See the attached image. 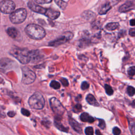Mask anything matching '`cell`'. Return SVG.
Returning a JSON list of instances; mask_svg holds the SVG:
<instances>
[{
    "label": "cell",
    "mask_w": 135,
    "mask_h": 135,
    "mask_svg": "<svg viewBox=\"0 0 135 135\" xmlns=\"http://www.w3.org/2000/svg\"><path fill=\"white\" fill-rule=\"evenodd\" d=\"M25 31L29 37L34 40L42 39L46 35L44 29L36 24L28 25L25 29Z\"/></svg>",
    "instance_id": "cell-1"
},
{
    "label": "cell",
    "mask_w": 135,
    "mask_h": 135,
    "mask_svg": "<svg viewBox=\"0 0 135 135\" xmlns=\"http://www.w3.org/2000/svg\"><path fill=\"white\" fill-rule=\"evenodd\" d=\"M10 54L22 64H27L30 62L29 51L26 49L13 48L10 51Z\"/></svg>",
    "instance_id": "cell-2"
},
{
    "label": "cell",
    "mask_w": 135,
    "mask_h": 135,
    "mask_svg": "<svg viewBox=\"0 0 135 135\" xmlns=\"http://www.w3.org/2000/svg\"><path fill=\"white\" fill-rule=\"evenodd\" d=\"M29 104L32 109H42L45 105V100L42 94L36 92L29 98Z\"/></svg>",
    "instance_id": "cell-3"
},
{
    "label": "cell",
    "mask_w": 135,
    "mask_h": 135,
    "mask_svg": "<svg viewBox=\"0 0 135 135\" xmlns=\"http://www.w3.org/2000/svg\"><path fill=\"white\" fill-rule=\"evenodd\" d=\"M27 11L25 9L20 8L13 11L10 15V19L13 24H20L26 19Z\"/></svg>",
    "instance_id": "cell-4"
},
{
    "label": "cell",
    "mask_w": 135,
    "mask_h": 135,
    "mask_svg": "<svg viewBox=\"0 0 135 135\" xmlns=\"http://www.w3.org/2000/svg\"><path fill=\"white\" fill-rule=\"evenodd\" d=\"M50 104L52 111L57 117H61L65 112V108L57 98L55 97L51 98L50 100Z\"/></svg>",
    "instance_id": "cell-5"
},
{
    "label": "cell",
    "mask_w": 135,
    "mask_h": 135,
    "mask_svg": "<svg viewBox=\"0 0 135 135\" xmlns=\"http://www.w3.org/2000/svg\"><path fill=\"white\" fill-rule=\"evenodd\" d=\"M22 83L25 85L32 84L36 80V75L31 70L26 67L22 68Z\"/></svg>",
    "instance_id": "cell-6"
},
{
    "label": "cell",
    "mask_w": 135,
    "mask_h": 135,
    "mask_svg": "<svg viewBox=\"0 0 135 135\" xmlns=\"http://www.w3.org/2000/svg\"><path fill=\"white\" fill-rule=\"evenodd\" d=\"M15 8V4L11 0H3L0 2V11L5 14H11Z\"/></svg>",
    "instance_id": "cell-7"
},
{
    "label": "cell",
    "mask_w": 135,
    "mask_h": 135,
    "mask_svg": "<svg viewBox=\"0 0 135 135\" xmlns=\"http://www.w3.org/2000/svg\"><path fill=\"white\" fill-rule=\"evenodd\" d=\"M73 37L72 33L70 32H68L65 33L63 36H60L57 39L50 42L49 45L51 46H58L64 43H66L69 40H71Z\"/></svg>",
    "instance_id": "cell-8"
},
{
    "label": "cell",
    "mask_w": 135,
    "mask_h": 135,
    "mask_svg": "<svg viewBox=\"0 0 135 135\" xmlns=\"http://www.w3.org/2000/svg\"><path fill=\"white\" fill-rule=\"evenodd\" d=\"M14 66V62L9 58H2L0 59V71L5 72L12 68Z\"/></svg>",
    "instance_id": "cell-9"
},
{
    "label": "cell",
    "mask_w": 135,
    "mask_h": 135,
    "mask_svg": "<svg viewBox=\"0 0 135 135\" xmlns=\"http://www.w3.org/2000/svg\"><path fill=\"white\" fill-rule=\"evenodd\" d=\"M133 9H135V0H127L120 6L119 11L121 13H126Z\"/></svg>",
    "instance_id": "cell-10"
},
{
    "label": "cell",
    "mask_w": 135,
    "mask_h": 135,
    "mask_svg": "<svg viewBox=\"0 0 135 135\" xmlns=\"http://www.w3.org/2000/svg\"><path fill=\"white\" fill-rule=\"evenodd\" d=\"M29 58H30V62L36 63L41 59L42 55L39 50H32L29 51Z\"/></svg>",
    "instance_id": "cell-11"
},
{
    "label": "cell",
    "mask_w": 135,
    "mask_h": 135,
    "mask_svg": "<svg viewBox=\"0 0 135 135\" xmlns=\"http://www.w3.org/2000/svg\"><path fill=\"white\" fill-rule=\"evenodd\" d=\"M28 7L30 8L31 10L35 12H37L38 13H40L42 14H45L46 9H45L44 8H42L41 6H39L38 5L35 4L32 2H29L28 3Z\"/></svg>",
    "instance_id": "cell-12"
},
{
    "label": "cell",
    "mask_w": 135,
    "mask_h": 135,
    "mask_svg": "<svg viewBox=\"0 0 135 135\" xmlns=\"http://www.w3.org/2000/svg\"><path fill=\"white\" fill-rule=\"evenodd\" d=\"M44 15L51 20H56L59 17L60 13L58 11H56L51 9H46Z\"/></svg>",
    "instance_id": "cell-13"
},
{
    "label": "cell",
    "mask_w": 135,
    "mask_h": 135,
    "mask_svg": "<svg viewBox=\"0 0 135 135\" xmlns=\"http://www.w3.org/2000/svg\"><path fill=\"white\" fill-rule=\"evenodd\" d=\"M69 122L70 126H71V127L75 131L80 134L82 133V132H83V130H82L81 126L77 121H76L74 119L71 118V117H70L69 119Z\"/></svg>",
    "instance_id": "cell-14"
},
{
    "label": "cell",
    "mask_w": 135,
    "mask_h": 135,
    "mask_svg": "<svg viewBox=\"0 0 135 135\" xmlns=\"http://www.w3.org/2000/svg\"><path fill=\"white\" fill-rule=\"evenodd\" d=\"M7 33L11 38L16 39L20 36V32L17 29L14 27H11L8 29Z\"/></svg>",
    "instance_id": "cell-15"
},
{
    "label": "cell",
    "mask_w": 135,
    "mask_h": 135,
    "mask_svg": "<svg viewBox=\"0 0 135 135\" xmlns=\"http://www.w3.org/2000/svg\"><path fill=\"white\" fill-rule=\"evenodd\" d=\"M86 100L88 103L91 105H93V106L96 107L99 106V104L96 99L92 95H91V94H89V95L87 96Z\"/></svg>",
    "instance_id": "cell-16"
},
{
    "label": "cell",
    "mask_w": 135,
    "mask_h": 135,
    "mask_svg": "<svg viewBox=\"0 0 135 135\" xmlns=\"http://www.w3.org/2000/svg\"><path fill=\"white\" fill-rule=\"evenodd\" d=\"M80 118L82 121L84 122H88L90 123H92L95 121V119H94L92 117L90 116L88 114L86 113H84L80 115Z\"/></svg>",
    "instance_id": "cell-17"
},
{
    "label": "cell",
    "mask_w": 135,
    "mask_h": 135,
    "mask_svg": "<svg viewBox=\"0 0 135 135\" xmlns=\"http://www.w3.org/2000/svg\"><path fill=\"white\" fill-rule=\"evenodd\" d=\"M58 117L57 119H56V120L55 121V126H56V127L62 131L68 132V128L65 127L61 124V122L60 121V119L59 118V117Z\"/></svg>",
    "instance_id": "cell-18"
},
{
    "label": "cell",
    "mask_w": 135,
    "mask_h": 135,
    "mask_svg": "<svg viewBox=\"0 0 135 135\" xmlns=\"http://www.w3.org/2000/svg\"><path fill=\"white\" fill-rule=\"evenodd\" d=\"M111 9V5L110 3H107L104 4L102 7L100 9L99 13L100 15H103L106 14L107 12L109 11Z\"/></svg>",
    "instance_id": "cell-19"
},
{
    "label": "cell",
    "mask_w": 135,
    "mask_h": 135,
    "mask_svg": "<svg viewBox=\"0 0 135 135\" xmlns=\"http://www.w3.org/2000/svg\"><path fill=\"white\" fill-rule=\"evenodd\" d=\"M83 18L87 20H89L93 19L95 16V14L90 11H86L82 14Z\"/></svg>",
    "instance_id": "cell-20"
},
{
    "label": "cell",
    "mask_w": 135,
    "mask_h": 135,
    "mask_svg": "<svg viewBox=\"0 0 135 135\" xmlns=\"http://www.w3.org/2000/svg\"><path fill=\"white\" fill-rule=\"evenodd\" d=\"M119 26L118 23L111 22L107 24L105 26V28L109 31H114L118 28Z\"/></svg>",
    "instance_id": "cell-21"
},
{
    "label": "cell",
    "mask_w": 135,
    "mask_h": 135,
    "mask_svg": "<svg viewBox=\"0 0 135 135\" xmlns=\"http://www.w3.org/2000/svg\"><path fill=\"white\" fill-rule=\"evenodd\" d=\"M54 1L58 7L62 10H64L67 7V3L63 0H54Z\"/></svg>",
    "instance_id": "cell-22"
},
{
    "label": "cell",
    "mask_w": 135,
    "mask_h": 135,
    "mask_svg": "<svg viewBox=\"0 0 135 135\" xmlns=\"http://www.w3.org/2000/svg\"><path fill=\"white\" fill-rule=\"evenodd\" d=\"M50 87L52 88H53L55 89H59L60 88L61 85L59 83H58V81H55V80H53L50 83Z\"/></svg>",
    "instance_id": "cell-23"
},
{
    "label": "cell",
    "mask_w": 135,
    "mask_h": 135,
    "mask_svg": "<svg viewBox=\"0 0 135 135\" xmlns=\"http://www.w3.org/2000/svg\"><path fill=\"white\" fill-rule=\"evenodd\" d=\"M104 89H105V92H106V93L108 95L111 96L113 94V93H114L113 89L112 88H111V87H110L109 85H104Z\"/></svg>",
    "instance_id": "cell-24"
},
{
    "label": "cell",
    "mask_w": 135,
    "mask_h": 135,
    "mask_svg": "<svg viewBox=\"0 0 135 135\" xmlns=\"http://www.w3.org/2000/svg\"><path fill=\"white\" fill-rule=\"evenodd\" d=\"M127 93L129 96H133L135 94V89L132 86H129L127 89Z\"/></svg>",
    "instance_id": "cell-25"
},
{
    "label": "cell",
    "mask_w": 135,
    "mask_h": 135,
    "mask_svg": "<svg viewBox=\"0 0 135 135\" xmlns=\"http://www.w3.org/2000/svg\"><path fill=\"white\" fill-rule=\"evenodd\" d=\"M85 133L86 135H93V129L91 127H88L85 129Z\"/></svg>",
    "instance_id": "cell-26"
},
{
    "label": "cell",
    "mask_w": 135,
    "mask_h": 135,
    "mask_svg": "<svg viewBox=\"0 0 135 135\" xmlns=\"http://www.w3.org/2000/svg\"><path fill=\"white\" fill-rule=\"evenodd\" d=\"M98 126L101 129H104L105 127V121H104V120L101 119H99Z\"/></svg>",
    "instance_id": "cell-27"
},
{
    "label": "cell",
    "mask_w": 135,
    "mask_h": 135,
    "mask_svg": "<svg viewBox=\"0 0 135 135\" xmlns=\"http://www.w3.org/2000/svg\"><path fill=\"white\" fill-rule=\"evenodd\" d=\"M128 73L129 75L133 76L135 75V67H131L128 70Z\"/></svg>",
    "instance_id": "cell-28"
},
{
    "label": "cell",
    "mask_w": 135,
    "mask_h": 135,
    "mask_svg": "<svg viewBox=\"0 0 135 135\" xmlns=\"http://www.w3.org/2000/svg\"><path fill=\"white\" fill-rule=\"evenodd\" d=\"M35 2H36L38 4H47L51 3L52 0H34Z\"/></svg>",
    "instance_id": "cell-29"
},
{
    "label": "cell",
    "mask_w": 135,
    "mask_h": 135,
    "mask_svg": "<svg viewBox=\"0 0 135 135\" xmlns=\"http://www.w3.org/2000/svg\"><path fill=\"white\" fill-rule=\"evenodd\" d=\"M89 87V84L86 81L83 82L81 84V89L84 90L88 89Z\"/></svg>",
    "instance_id": "cell-30"
},
{
    "label": "cell",
    "mask_w": 135,
    "mask_h": 135,
    "mask_svg": "<svg viewBox=\"0 0 135 135\" xmlns=\"http://www.w3.org/2000/svg\"><path fill=\"white\" fill-rule=\"evenodd\" d=\"M113 133L115 135H119L121 133V130L118 127H114L113 130Z\"/></svg>",
    "instance_id": "cell-31"
},
{
    "label": "cell",
    "mask_w": 135,
    "mask_h": 135,
    "mask_svg": "<svg viewBox=\"0 0 135 135\" xmlns=\"http://www.w3.org/2000/svg\"><path fill=\"white\" fill-rule=\"evenodd\" d=\"M21 113L24 115L26 117H28L30 115V113L29 112V111L27 109H24V108H22L21 109Z\"/></svg>",
    "instance_id": "cell-32"
},
{
    "label": "cell",
    "mask_w": 135,
    "mask_h": 135,
    "mask_svg": "<svg viewBox=\"0 0 135 135\" xmlns=\"http://www.w3.org/2000/svg\"><path fill=\"white\" fill-rule=\"evenodd\" d=\"M60 81L61 82V83L63 86L68 87L69 86V83L67 79L65 78H62L61 79H60Z\"/></svg>",
    "instance_id": "cell-33"
},
{
    "label": "cell",
    "mask_w": 135,
    "mask_h": 135,
    "mask_svg": "<svg viewBox=\"0 0 135 135\" xmlns=\"http://www.w3.org/2000/svg\"><path fill=\"white\" fill-rule=\"evenodd\" d=\"M130 130L132 135H135V122L132 124L130 126Z\"/></svg>",
    "instance_id": "cell-34"
},
{
    "label": "cell",
    "mask_w": 135,
    "mask_h": 135,
    "mask_svg": "<svg viewBox=\"0 0 135 135\" xmlns=\"http://www.w3.org/2000/svg\"><path fill=\"white\" fill-rule=\"evenodd\" d=\"M129 34L131 37H135V29H130L129 31Z\"/></svg>",
    "instance_id": "cell-35"
},
{
    "label": "cell",
    "mask_w": 135,
    "mask_h": 135,
    "mask_svg": "<svg viewBox=\"0 0 135 135\" xmlns=\"http://www.w3.org/2000/svg\"><path fill=\"white\" fill-rule=\"evenodd\" d=\"M81 109H82V106L80 104H78L75 105V106L74 107V109H77V111H80V110H81Z\"/></svg>",
    "instance_id": "cell-36"
},
{
    "label": "cell",
    "mask_w": 135,
    "mask_h": 135,
    "mask_svg": "<svg viewBox=\"0 0 135 135\" xmlns=\"http://www.w3.org/2000/svg\"><path fill=\"white\" fill-rule=\"evenodd\" d=\"M15 115V113L14 112V111H10V112L8 113V115L10 117H13Z\"/></svg>",
    "instance_id": "cell-37"
},
{
    "label": "cell",
    "mask_w": 135,
    "mask_h": 135,
    "mask_svg": "<svg viewBox=\"0 0 135 135\" xmlns=\"http://www.w3.org/2000/svg\"><path fill=\"white\" fill-rule=\"evenodd\" d=\"M130 24L131 26H135V19H132L130 21Z\"/></svg>",
    "instance_id": "cell-38"
},
{
    "label": "cell",
    "mask_w": 135,
    "mask_h": 135,
    "mask_svg": "<svg viewBox=\"0 0 135 135\" xmlns=\"http://www.w3.org/2000/svg\"><path fill=\"white\" fill-rule=\"evenodd\" d=\"M96 135H102L101 134V133L100 132V131L99 130H96Z\"/></svg>",
    "instance_id": "cell-39"
}]
</instances>
